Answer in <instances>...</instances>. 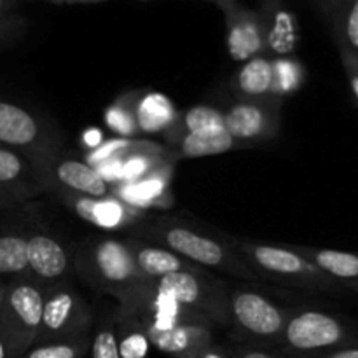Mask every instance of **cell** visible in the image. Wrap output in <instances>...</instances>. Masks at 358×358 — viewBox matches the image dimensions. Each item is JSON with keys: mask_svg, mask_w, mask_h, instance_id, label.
<instances>
[{"mask_svg": "<svg viewBox=\"0 0 358 358\" xmlns=\"http://www.w3.org/2000/svg\"><path fill=\"white\" fill-rule=\"evenodd\" d=\"M76 276L121 308L133 306L150 283L136 268L128 238L121 236H90L76 247Z\"/></svg>", "mask_w": 358, "mask_h": 358, "instance_id": "obj_1", "label": "cell"}, {"mask_svg": "<svg viewBox=\"0 0 358 358\" xmlns=\"http://www.w3.org/2000/svg\"><path fill=\"white\" fill-rule=\"evenodd\" d=\"M143 240L161 245L203 269H215L245 282H259L231 245L229 238H217L180 217L163 215L145 227Z\"/></svg>", "mask_w": 358, "mask_h": 358, "instance_id": "obj_2", "label": "cell"}, {"mask_svg": "<svg viewBox=\"0 0 358 358\" xmlns=\"http://www.w3.org/2000/svg\"><path fill=\"white\" fill-rule=\"evenodd\" d=\"M227 238L259 282L304 290L334 289V280L315 268L290 245H269L243 238Z\"/></svg>", "mask_w": 358, "mask_h": 358, "instance_id": "obj_3", "label": "cell"}, {"mask_svg": "<svg viewBox=\"0 0 358 358\" xmlns=\"http://www.w3.org/2000/svg\"><path fill=\"white\" fill-rule=\"evenodd\" d=\"M0 147L21 152L38 170L65 150V135L45 115L0 94Z\"/></svg>", "mask_w": 358, "mask_h": 358, "instance_id": "obj_4", "label": "cell"}, {"mask_svg": "<svg viewBox=\"0 0 358 358\" xmlns=\"http://www.w3.org/2000/svg\"><path fill=\"white\" fill-rule=\"evenodd\" d=\"M290 308L266 294L234 287L229 289V338L233 343L275 350L282 338Z\"/></svg>", "mask_w": 358, "mask_h": 358, "instance_id": "obj_5", "label": "cell"}, {"mask_svg": "<svg viewBox=\"0 0 358 358\" xmlns=\"http://www.w3.org/2000/svg\"><path fill=\"white\" fill-rule=\"evenodd\" d=\"M348 341L338 317L322 310H290L282 338L273 352L283 358H318Z\"/></svg>", "mask_w": 358, "mask_h": 358, "instance_id": "obj_6", "label": "cell"}, {"mask_svg": "<svg viewBox=\"0 0 358 358\" xmlns=\"http://www.w3.org/2000/svg\"><path fill=\"white\" fill-rule=\"evenodd\" d=\"M44 289L28 275L7 282L0 310V334L10 358H20L35 345L42 318Z\"/></svg>", "mask_w": 358, "mask_h": 358, "instance_id": "obj_7", "label": "cell"}, {"mask_svg": "<svg viewBox=\"0 0 358 358\" xmlns=\"http://www.w3.org/2000/svg\"><path fill=\"white\" fill-rule=\"evenodd\" d=\"M152 283L159 292L203 315L213 327L229 329L231 287L224 280L215 278L208 269L175 273Z\"/></svg>", "mask_w": 358, "mask_h": 358, "instance_id": "obj_8", "label": "cell"}, {"mask_svg": "<svg viewBox=\"0 0 358 358\" xmlns=\"http://www.w3.org/2000/svg\"><path fill=\"white\" fill-rule=\"evenodd\" d=\"M94 313L73 283L44 290L42 318L35 345L69 341L93 334Z\"/></svg>", "mask_w": 358, "mask_h": 358, "instance_id": "obj_9", "label": "cell"}, {"mask_svg": "<svg viewBox=\"0 0 358 358\" xmlns=\"http://www.w3.org/2000/svg\"><path fill=\"white\" fill-rule=\"evenodd\" d=\"M37 171L45 194H52L59 201L66 198L101 199L114 194L112 184L101 177L100 171L65 150L45 161Z\"/></svg>", "mask_w": 358, "mask_h": 358, "instance_id": "obj_10", "label": "cell"}, {"mask_svg": "<svg viewBox=\"0 0 358 358\" xmlns=\"http://www.w3.org/2000/svg\"><path fill=\"white\" fill-rule=\"evenodd\" d=\"M27 275L44 290L72 283L76 248L45 227H27Z\"/></svg>", "mask_w": 358, "mask_h": 358, "instance_id": "obj_11", "label": "cell"}, {"mask_svg": "<svg viewBox=\"0 0 358 358\" xmlns=\"http://www.w3.org/2000/svg\"><path fill=\"white\" fill-rule=\"evenodd\" d=\"M282 98L241 100L234 98L224 112V126L231 138L241 147L273 142L282 128Z\"/></svg>", "mask_w": 358, "mask_h": 358, "instance_id": "obj_12", "label": "cell"}, {"mask_svg": "<svg viewBox=\"0 0 358 358\" xmlns=\"http://www.w3.org/2000/svg\"><path fill=\"white\" fill-rule=\"evenodd\" d=\"M226 23L227 51L234 62H248L257 56H268L264 23L257 10L248 9L236 0H213Z\"/></svg>", "mask_w": 358, "mask_h": 358, "instance_id": "obj_13", "label": "cell"}, {"mask_svg": "<svg viewBox=\"0 0 358 358\" xmlns=\"http://www.w3.org/2000/svg\"><path fill=\"white\" fill-rule=\"evenodd\" d=\"M45 194L34 163L13 149L0 147V208L9 210Z\"/></svg>", "mask_w": 358, "mask_h": 358, "instance_id": "obj_14", "label": "cell"}, {"mask_svg": "<svg viewBox=\"0 0 358 358\" xmlns=\"http://www.w3.org/2000/svg\"><path fill=\"white\" fill-rule=\"evenodd\" d=\"M62 203L69 206L79 219L105 231H119L135 226L143 215L142 210L126 205L115 194L101 199L66 198L62 199Z\"/></svg>", "mask_w": 358, "mask_h": 358, "instance_id": "obj_15", "label": "cell"}, {"mask_svg": "<svg viewBox=\"0 0 358 358\" xmlns=\"http://www.w3.org/2000/svg\"><path fill=\"white\" fill-rule=\"evenodd\" d=\"M257 13L261 14L264 23L268 58H289L299 42V24L296 14L276 0L261 3Z\"/></svg>", "mask_w": 358, "mask_h": 358, "instance_id": "obj_16", "label": "cell"}, {"mask_svg": "<svg viewBox=\"0 0 358 358\" xmlns=\"http://www.w3.org/2000/svg\"><path fill=\"white\" fill-rule=\"evenodd\" d=\"M128 241L140 275L145 280H149V282H156V280L175 275V273L203 269L189 262L187 259L177 255L175 252L168 250V248L161 247V245L152 243V241L143 240V238L129 236Z\"/></svg>", "mask_w": 358, "mask_h": 358, "instance_id": "obj_17", "label": "cell"}, {"mask_svg": "<svg viewBox=\"0 0 358 358\" xmlns=\"http://www.w3.org/2000/svg\"><path fill=\"white\" fill-rule=\"evenodd\" d=\"M229 87L233 90L234 98H241V100L280 98L273 58L257 56V58L245 62L231 79Z\"/></svg>", "mask_w": 358, "mask_h": 358, "instance_id": "obj_18", "label": "cell"}, {"mask_svg": "<svg viewBox=\"0 0 358 358\" xmlns=\"http://www.w3.org/2000/svg\"><path fill=\"white\" fill-rule=\"evenodd\" d=\"M145 332L152 348L170 358H196L206 345L213 341L212 325H180L168 331L145 329Z\"/></svg>", "mask_w": 358, "mask_h": 358, "instance_id": "obj_19", "label": "cell"}, {"mask_svg": "<svg viewBox=\"0 0 358 358\" xmlns=\"http://www.w3.org/2000/svg\"><path fill=\"white\" fill-rule=\"evenodd\" d=\"M180 112L171 100L156 91H138L136 93L135 119L140 133L156 135L166 133L177 122Z\"/></svg>", "mask_w": 358, "mask_h": 358, "instance_id": "obj_20", "label": "cell"}, {"mask_svg": "<svg viewBox=\"0 0 358 358\" xmlns=\"http://www.w3.org/2000/svg\"><path fill=\"white\" fill-rule=\"evenodd\" d=\"M164 140L170 145V150L173 152L177 161L217 156V154L241 149L240 143L234 142L227 135V131L219 133V135H189V133H178V135H164Z\"/></svg>", "mask_w": 358, "mask_h": 358, "instance_id": "obj_21", "label": "cell"}, {"mask_svg": "<svg viewBox=\"0 0 358 358\" xmlns=\"http://www.w3.org/2000/svg\"><path fill=\"white\" fill-rule=\"evenodd\" d=\"M299 252L304 259L311 262L317 269L332 280L353 283L358 280V254L341 250H329V248H313L290 245Z\"/></svg>", "mask_w": 358, "mask_h": 358, "instance_id": "obj_22", "label": "cell"}, {"mask_svg": "<svg viewBox=\"0 0 358 358\" xmlns=\"http://www.w3.org/2000/svg\"><path fill=\"white\" fill-rule=\"evenodd\" d=\"M114 325L121 358H150L152 343L133 311L121 306L115 308Z\"/></svg>", "mask_w": 358, "mask_h": 358, "instance_id": "obj_23", "label": "cell"}, {"mask_svg": "<svg viewBox=\"0 0 358 358\" xmlns=\"http://www.w3.org/2000/svg\"><path fill=\"white\" fill-rule=\"evenodd\" d=\"M27 275V227L0 229V280Z\"/></svg>", "mask_w": 358, "mask_h": 358, "instance_id": "obj_24", "label": "cell"}, {"mask_svg": "<svg viewBox=\"0 0 358 358\" xmlns=\"http://www.w3.org/2000/svg\"><path fill=\"white\" fill-rule=\"evenodd\" d=\"M178 133H189V135H219V133H226L222 108L201 103L187 108L185 112H180L177 122L164 135H178Z\"/></svg>", "mask_w": 358, "mask_h": 358, "instance_id": "obj_25", "label": "cell"}, {"mask_svg": "<svg viewBox=\"0 0 358 358\" xmlns=\"http://www.w3.org/2000/svg\"><path fill=\"white\" fill-rule=\"evenodd\" d=\"M136 93L138 91H129L119 96L110 107L105 110V122L112 131L119 133L124 138L131 140L133 136L140 135L138 126L135 119V105H136Z\"/></svg>", "mask_w": 358, "mask_h": 358, "instance_id": "obj_26", "label": "cell"}, {"mask_svg": "<svg viewBox=\"0 0 358 358\" xmlns=\"http://www.w3.org/2000/svg\"><path fill=\"white\" fill-rule=\"evenodd\" d=\"M327 9H331L332 23L338 34L339 44L343 51L348 55H358V0L348 3V6H332L327 3Z\"/></svg>", "mask_w": 358, "mask_h": 358, "instance_id": "obj_27", "label": "cell"}, {"mask_svg": "<svg viewBox=\"0 0 358 358\" xmlns=\"http://www.w3.org/2000/svg\"><path fill=\"white\" fill-rule=\"evenodd\" d=\"M90 346L91 336L69 339V341L44 343V345H34L20 358H86Z\"/></svg>", "mask_w": 358, "mask_h": 358, "instance_id": "obj_28", "label": "cell"}, {"mask_svg": "<svg viewBox=\"0 0 358 358\" xmlns=\"http://www.w3.org/2000/svg\"><path fill=\"white\" fill-rule=\"evenodd\" d=\"M91 358H121L119 355L117 338H115L114 313L101 318L91 334L90 346Z\"/></svg>", "mask_w": 358, "mask_h": 358, "instance_id": "obj_29", "label": "cell"}, {"mask_svg": "<svg viewBox=\"0 0 358 358\" xmlns=\"http://www.w3.org/2000/svg\"><path fill=\"white\" fill-rule=\"evenodd\" d=\"M275 63V73H276V87H278L280 98H285L292 91L303 84L304 70L296 59L289 58H276L273 59Z\"/></svg>", "mask_w": 358, "mask_h": 358, "instance_id": "obj_30", "label": "cell"}, {"mask_svg": "<svg viewBox=\"0 0 358 358\" xmlns=\"http://www.w3.org/2000/svg\"><path fill=\"white\" fill-rule=\"evenodd\" d=\"M27 31L28 20L20 10L10 14H0V51L20 44Z\"/></svg>", "mask_w": 358, "mask_h": 358, "instance_id": "obj_31", "label": "cell"}, {"mask_svg": "<svg viewBox=\"0 0 358 358\" xmlns=\"http://www.w3.org/2000/svg\"><path fill=\"white\" fill-rule=\"evenodd\" d=\"M231 352H233L234 358H283L273 350L255 345H243V343H233Z\"/></svg>", "mask_w": 358, "mask_h": 358, "instance_id": "obj_32", "label": "cell"}, {"mask_svg": "<svg viewBox=\"0 0 358 358\" xmlns=\"http://www.w3.org/2000/svg\"><path fill=\"white\" fill-rule=\"evenodd\" d=\"M196 358H234V357H233V352H231V348H226V346L219 345V343H215V339H213L210 345H206L205 348L196 355Z\"/></svg>", "mask_w": 358, "mask_h": 358, "instance_id": "obj_33", "label": "cell"}, {"mask_svg": "<svg viewBox=\"0 0 358 358\" xmlns=\"http://www.w3.org/2000/svg\"><path fill=\"white\" fill-rule=\"evenodd\" d=\"M343 62H345L346 72H348L350 84H352V91L358 100V58L357 56L348 55V52L343 51Z\"/></svg>", "mask_w": 358, "mask_h": 358, "instance_id": "obj_34", "label": "cell"}, {"mask_svg": "<svg viewBox=\"0 0 358 358\" xmlns=\"http://www.w3.org/2000/svg\"><path fill=\"white\" fill-rule=\"evenodd\" d=\"M318 358H358V348H339Z\"/></svg>", "mask_w": 358, "mask_h": 358, "instance_id": "obj_35", "label": "cell"}, {"mask_svg": "<svg viewBox=\"0 0 358 358\" xmlns=\"http://www.w3.org/2000/svg\"><path fill=\"white\" fill-rule=\"evenodd\" d=\"M21 7V2L17 0H0V14L17 13Z\"/></svg>", "mask_w": 358, "mask_h": 358, "instance_id": "obj_36", "label": "cell"}, {"mask_svg": "<svg viewBox=\"0 0 358 358\" xmlns=\"http://www.w3.org/2000/svg\"><path fill=\"white\" fill-rule=\"evenodd\" d=\"M51 3H55V6H96V3H100V0H79V2H72V0H65V2H59V0H51Z\"/></svg>", "mask_w": 358, "mask_h": 358, "instance_id": "obj_37", "label": "cell"}, {"mask_svg": "<svg viewBox=\"0 0 358 358\" xmlns=\"http://www.w3.org/2000/svg\"><path fill=\"white\" fill-rule=\"evenodd\" d=\"M0 358H10V352L7 348V343L2 338V334H0Z\"/></svg>", "mask_w": 358, "mask_h": 358, "instance_id": "obj_38", "label": "cell"}, {"mask_svg": "<svg viewBox=\"0 0 358 358\" xmlns=\"http://www.w3.org/2000/svg\"><path fill=\"white\" fill-rule=\"evenodd\" d=\"M6 285H7V282H3V280H0V310H2L3 294H6Z\"/></svg>", "mask_w": 358, "mask_h": 358, "instance_id": "obj_39", "label": "cell"}]
</instances>
